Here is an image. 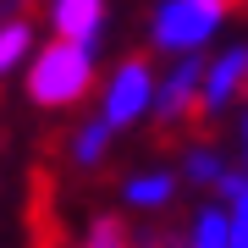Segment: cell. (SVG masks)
<instances>
[{
  "label": "cell",
  "mask_w": 248,
  "mask_h": 248,
  "mask_svg": "<svg viewBox=\"0 0 248 248\" xmlns=\"http://www.w3.org/2000/svg\"><path fill=\"white\" fill-rule=\"evenodd\" d=\"M94 83H99V72L94 61L83 50H72V45H39L33 50V61L22 66V94L33 99L39 110H66V105H78V99H89L94 94Z\"/></svg>",
  "instance_id": "6da1fadb"
},
{
  "label": "cell",
  "mask_w": 248,
  "mask_h": 248,
  "mask_svg": "<svg viewBox=\"0 0 248 248\" xmlns=\"http://www.w3.org/2000/svg\"><path fill=\"white\" fill-rule=\"evenodd\" d=\"M232 17V0H160L149 17V45L171 61L199 55Z\"/></svg>",
  "instance_id": "7a4b0ae2"
},
{
  "label": "cell",
  "mask_w": 248,
  "mask_h": 248,
  "mask_svg": "<svg viewBox=\"0 0 248 248\" xmlns=\"http://www.w3.org/2000/svg\"><path fill=\"white\" fill-rule=\"evenodd\" d=\"M155 78L160 72L143 61V55H122L110 72H105V83H99V122L110 127V133H127V127H138L143 116L155 110Z\"/></svg>",
  "instance_id": "3957f363"
},
{
  "label": "cell",
  "mask_w": 248,
  "mask_h": 248,
  "mask_svg": "<svg viewBox=\"0 0 248 248\" xmlns=\"http://www.w3.org/2000/svg\"><path fill=\"white\" fill-rule=\"evenodd\" d=\"M45 17H50L55 45H72L89 61H99L110 33V0H45Z\"/></svg>",
  "instance_id": "277c9868"
},
{
  "label": "cell",
  "mask_w": 248,
  "mask_h": 248,
  "mask_svg": "<svg viewBox=\"0 0 248 248\" xmlns=\"http://www.w3.org/2000/svg\"><path fill=\"white\" fill-rule=\"evenodd\" d=\"M199 78H204V55H182L166 66V78H155V122L160 127H182L199 110Z\"/></svg>",
  "instance_id": "5b68a950"
},
{
  "label": "cell",
  "mask_w": 248,
  "mask_h": 248,
  "mask_svg": "<svg viewBox=\"0 0 248 248\" xmlns=\"http://www.w3.org/2000/svg\"><path fill=\"white\" fill-rule=\"evenodd\" d=\"M248 94V45H226L221 55L204 61L199 78V116H221L232 99Z\"/></svg>",
  "instance_id": "8992f818"
},
{
  "label": "cell",
  "mask_w": 248,
  "mask_h": 248,
  "mask_svg": "<svg viewBox=\"0 0 248 248\" xmlns=\"http://www.w3.org/2000/svg\"><path fill=\"white\" fill-rule=\"evenodd\" d=\"M177 171L171 166H143L133 171V177H122V210H133V215H160V210H171V199H177Z\"/></svg>",
  "instance_id": "52a82bcc"
},
{
  "label": "cell",
  "mask_w": 248,
  "mask_h": 248,
  "mask_svg": "<svg viewBox=\"0 0 248 248\" xmlns=\"http://www.w3.org/2000/svg\"><path fill=\"white\" fill-rule=\"evenodd\" d=\"M110 143H116L110 127L99 122V116H83V122L66 133V160H72L78 171H99V166L110 160Z\"/></svg>",
  "instance_id": "ba28073f"
},
{
  "label": "cell",
  "mask_w": 248,
  "mask_h": 248,
  "mask_svg": "<svg viewBox=\"0 0 248 248\" xmlns=\"http://www.w3.org/2000/svg\"><path fill=\"white\" fill-rule=\"evenodd\" d=\"M33 50H39L33 22H28L22 11H6V17H0V83L17 78V72L33 61Z\"/></svg>",
  "instance_id": "9c48e42d"
},
{
  "label": "cell",
  "mask_w": 248,
  "mask_h": 248,
  "mask_svg": "<svg viewBox=\"0 0 248 248\" xmlns=\"http://www.w3.org/2000/svg\"><path fill=\"white\" fill-rule=\"evenodd\" d=\"M226 171H232V166L210 149V143H187L182 160H177V182H187V187H210V193H215V182H221Z\"/></svg>",
  "instance_id": "30bf717a"
},
{
  "label": "cell",
  "mask_w": 248,
  "mask_h": 248,
  "mask_svg": "<svg viewBox=\"0 0 248 248\" xmlns=\"http://www.w3.org/2000/svg\"><path fill=\"white\" fill-rule=\"evenodd\" d=\"M182 248H226V210L221 204H199L193 221L182 232Z\"/></svg>",
  "instance_id": "8fae6325"
},
{
  "label": "cell",
  "mask_w": 248,
  "mask_h": 248,
  "mask_svg": "<svg viewBox=\"0 0 248 248\" xmlns=\"http://www.w3.org/2000/svg\"><path fill=\"white\" fill-rule=\"evenodd\" d=\"M78 248H133V226L122 215H94L89 232L78 237Z\"/></svg>",
  "instance_id": "7c38bea8"
},
{
  "label": "cell",
  "mask_w": 248,
  "mask_h": 248,
  "mask_svg": "<svg viewBox=\"0 0 248 248\" xmlns=\"http://www.w3.org/2000/svg\"><path fill=\"white\" fill-rule=\"evenodd\" d=\"M226 248H248V187L226 204Z\"/></svg>",
  "instance_id": "4fadbf2b"
},
{
  "label": "cell",
  "mask_w": 248,
  "mask_h": 248,
  "mask_svg": "<svg viewBox=\"0 0 248 248\" xmlns=\"http://www.w3.org/2000/svg\"><path fill=\"white\" fill-rule=\"evenodd\" d=\"M133 248H182V232H160V226H149V232H138V237H133Z\"/></svg>",
  "instance_id": "5bb4252c"
},
{
  "label": "cell",
  "mask_w": 248,
  "mask_h": 248,
  "mask_svg": "<svg viewBox=\"0 0 248 248\" xmlns=\"http://www.w3.org/2000/svg\"><path fill=\"white\" fill-rule=\"evenodd\" d=\"M243 166H248V110H243Z\"/></svg>",
  "instance_id": "9a60e30c"
},
{
  "label": "cell",
  "mask_w": 248,
  "mask_h": 248,
  "mask_svg": "<svg viewBox=\"0 0 248 248\" xmlns=\"http://www.w3.org/2000/svg\"><path fill=\"white\" fill-rule=\"evenodd\" d=\"M6 6H11V0H0V11H6Z\"/></svg>",
  "instance_id": "2e32d148"
}]
</instances>
